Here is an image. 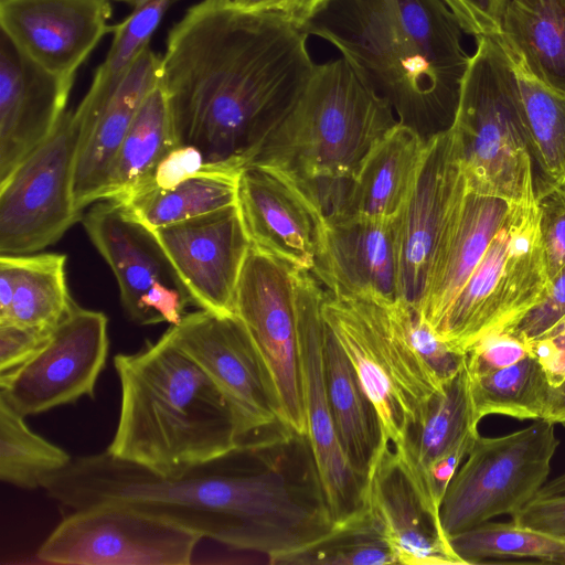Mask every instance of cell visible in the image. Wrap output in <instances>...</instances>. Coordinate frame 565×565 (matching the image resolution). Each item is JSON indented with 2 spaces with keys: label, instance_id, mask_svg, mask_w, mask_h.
<instances>
[{
  "label": "cell",
  "instance_id": "obj_1",
  "mask_svg": "<svg viewBox=\"0 0 565 565\" xmlns=\"http://www.w3.org/2000/svg\"><path fill=\"white\" fill-rule=\"evenodd\" d=\"M303 28L224 0L191 7L169 31L160 86L178 145L242 170L311 77Z\"/></svg>",
  "mask_w": 565,
  "mask_h": 565
},
{
  "label": "cell",
  "instance_id": "obj_2",
  "mask_svg": "<svg viewBox=\"0 0 565 565\" xmlns=\"http://www.w3.org/2000/svg\"><path fill=\"white\" fill-rule=\"evenodd\" d=\"M49 498L78 510L120 504L160 518L233 550L259 554L278 504L260 451L238 445L174 477L103 452L72 459L42 483Z\"/></svg>",
  "mask_w": 565,
  "mask_h": 565
},
{
  "label": "cell",
  "instance_id": "obj_3",
  "mask_svg": "<svg viewBox=\"0 0 565 565\" xmlns=\"http://www.w3.org/2000/svg\"><path fill=\"white\" fill-rule=\"evenodd\" d=\"M426 139L450 127L470 57L444 0H330L303 26Z\"/></svg>",
  "mask_w": 565,
  "mask_h": 565
},
{
  "label": "cell",
  "instance_id": "obj_4",
  "mask_svg": "<svg viewBox=\"0 0 565 565\" xmlns=\"http://www.w3.org/2000/svg\"><path fill=\"white\" fill-rule=\"evenodd\" d=\"M120 402L106 450L164 477L237 447L230 405L206 372L164 334L114 358Z\"/></svg>",
  "mask_w": 565,
  "mask_h": 565
},
{
  "label": "cell",
  "instance_id": "obj_5",
  "mask_svg": "<svg viewBox=\"0 0 565 565\" xmlns=\"http://www.w3.org/2000/svg\"><path fill=\"white\" fill-rule=\"evenodd\" d=\"M398 122L388 100L341 56L316 65L248 164L286 171L322 204Z\"/></svg>",
  "mask_w": 565,
  "mask_h": 565
},
{
  "label": "cell",
  "instance_id": "obj_6",
  "mask_svg": "<svg viewBox=\"0 0 565 565\" xmlns=\"http://www.w3.org/2000/svg\"><path fill=\"white\" fill-rule=\"evenodd\" d=\"M476 39L450 129L467 185L519 203L534 184L516 76L495 35Z\"/></svg>",
  "mask_w": 565,
  "mask_h": 565
},
{
  "label": "cell",
  "instance_id": "obj_7",
  "mask_svg": "<svg viewBox=\"0 0 565 565\" xmlns=\"http://www.w3.org/2000/svg\"><path fill=\"white\" fill-rule=\"evenodd\" d=\"M321 311L377 411L382 443L397 448L427 403L444 390L413 347L397 300L337 297L324 290Z\"/></svg>",
  "mask_w": 565,
  "mask_h": 565
},
{
  "label": "cell",
  "instance_id": "obj_8",
  "mask_svg": "<svg viewBox=\"0 0 565 565\" xmlns=\"http://www.w3.org/2000/svg\"><path fill=\"white\" fill-rule=\"evenodd\" d=\"M550 286L535 191L514 203L481 260L434 329L466 353L537 305Z\"/></svg>",
  "mask_w": 565,
  "mask_h": 565
},
{
  "label": "cell",
  "instance_id": "obj_9",
  "mask_svg": "<svg viewBox=\"0 0 565 565\" xmlns=\"http://www.w3.org/2000/svg\"><path fill=\"white\" fill-rule=\"evenodd\" d=\"M555 426L535 419L503 436L476 437L440 505L448 539L495 516H512L537 495L559 445Z\"/></svg>",
  "mask_w": 565,
  "mask_h": 565
},
{
  "label": "cell",
  "instance_id": "obj_10",
  "mask_svg": "<svg viewBox=\"0 0 565 565\" xmlns=\"http://www.w3.org/2000/svg\"><path fill=\"white\" fill-rule=\"evenodd\" d=\"M295 269L250 247L234 298L267 373L280 420L307 435Z\"/></svg>",
  "mask_w": 565,
  "mask_h": 565
},
{
  "label": "cell",
  "instance_id": "obj_11",
  "mask_svg": "<svg viewBox=\"0 0 565 565\" xmlns=\"http://www.w3.org/2000/svg\"><path fill=\"white\" fill-rule=\"evenodd\" d=\"M77 146L74 111L0 183V255H26L55 244L82 220L74 205Z\"/></svg>",
  "mask_w": 565,
  "mask_h": 565
},
{
  "label": "cell",
  "instance_id": "obj_12",
  "mask_svg": "<svg viewBox=\"0 0 565 565\" xmlns=\"http://www.w3.org/2000/svg\"><path fill=\"white\" fill-rule=\"evenodd\" d=\"M202 536L120 504L72 510L36 557L63 565H188Z\"/></svg>",
  "mask_w": 565,
  "mask_h": 565
},
{
  "label": "cell",
  "instance_id": "obj_13",
  "mask_svg": "<svg viewBox=\"0 0 565 565\" xmlns=\"http://www.w3.org/2000/svg\"><path fill=\"white\" fill-rule=\"evenodd\" d=\"M163 334L194 360L221 391L233 414L237 445L281 422L257 350L235 315L220 316L200 309L186 313Z\"/></svg>",
  "mask_w": 565,
  "mask_h": 565
},
{
  "label": "cell",
  "instance_id": "obj_14",
  "mask_svg": "<svg viewBox=\"0 0 565 565\" xmlns=\"http://www.w3.org/2000/svg\"><path fill=\"white\" fill-rule=\"evenodd\" d=\"M108 319L73 303L46 344L6 384L0 396L20 415L35 416L95 397L108 356Z\"/></svg>",
  "mask_w": 565,
  "mask_h": 565
},
{
  "label": "cell",
  "instance_id": "obj_15",
  "mask_svg": "<svg viewBox=\"0 0 565 565\" xmlns=\"http://www.w3.org/2000/svg\"><path fill=\"white\" fill-rule=\"evenodd\" d=\"M465 188L458 143L449 127L428 138L416 182L394 218L398 296L417 309L441 236Z\"/></svg>",
  "mask_w": 565,
  "mask_h": 565
},
{
  "label": "cell",
  "instance_id": "obj_16",
  "mask_svg": "<svg viewBox=\"0 0 565 565\" xmlns=\"http://www.w3.org/2000/svg\"><path fill=\"white\" fill-rule=\"evenodd\" d=\"M237 207L250 247L292 268L312 270L327 217L303 183L279 168L247 164L238 179Z\"/></svg>",
  "mask_w": 565,
  "mask_h": 565
},
{
  "label": "cell",
  "instance_id": "obj_17",
  "mask_svg": "<svg viewBox=\"0 0 565 565\" xmlns=\"http://www.w3.org/2000/svg\"><path fill=\"white\" fill-rule=\"evenodd\" d=\"M307 435L334 523L364 507L365 482L352 470L330 413L323 365L324 288L311 271L295 269Z\"/></svg>",
  "mask_w": 565,
  "mask_h": 565
},
{
  "label": "cell",
  "instance_id": "obj_18",
  "mask_svg": "<svg viewBox=\"0 0 565 565\" xmlns=\"http://www.w3.org/2000/svg\"><path fill=\"white\" fill-rule=\"evenodd\" d=\"M191 303L234 315L238 279L250 248L236 205L153 231Z\"/></svg>",
  "mask_w": 565,
  "mask_h": 565
},
{
  "label": "cell",
  "instance_id": "obj_19",
  "mask_svg": "<svg viewBox=\"0 0 565 565\" xmlns=\"http://www.w3.org/2000/svg\"><path fill=\"white\" fill-rule=\"evenodd\" d=\"M160 67L161 55L149 45L111 89L89 87L74 110L77 146L73 196L77 211L100 201L121 140L145 99L160 84Z\"/></svg>",
  "mask_w": 565,
  "mask_h": 565
},
{
  "label": "cell",
  "instance_id": "obj_20",
  "mask_svg": "<svg viewBox=\"0 0 565 565\" xmlns=\"http://www.w3.org/2000/svg\"><path fill=\"white\" fill-rule=\"evenodd\" d=\"M110 0H0V24L13 44L50 73L74 81L111 32Z\"/></svg>",
  "mask_w": 565,
  "mask_h": 565
},
{
  "label": "cell",
  "instance_id": "obj_21",
  "mask_svg": "<svg viewBox=\"0 0 565 565\" xmlns=\"http://www.w3.org/2000/svg\"><path fill=\"white\" fill-rule=\"evenodd\" d=\"M0 35V183L55 130L73 86Z\"/></svg>",
  "mask_w": 565,
  "mask_h": 565
},
{
  "label": "cell",
  "instance_id": "obj_22",
  "mask_svg": "<svg viewBox=\"0 0 565 565\" xmlns=\"http://www.w3.org/2000/svg\"><path fill=\"white\" fill-rule=\"evenodd\" d=\"M311 273L332 296L395 302L399 296L394 220L327 218Z\"/></svg>",
  "mask_w": 565,
  "mask_h": 565
},
{
  "label": "cell",
  "instance_id": "obj_23",
  "mask_svg": "<svg viewBox=\"0 0 565 565\" xmlns=\"http://www.w3.org/2000/svg\"><path fill=\"white\" fill-rule=\"evenodd\" d=\"M364 507L379 524L397 564L463 565L390 443H382L369 471Z\"/></svg>",
  "mask_w": 565,
  "mask_h": 565
},
{
  "label": "cell",
  "instance_id": "obj_24",
  "mask_svg": "<svg viewBox=\"0 0 565 565\" xmlns=\"http://www.w3.org/2000/svg\"><path fill=\"white\" fill-rule=\"evenodd\" d=\"M467 185L436 250L418 311L434 330L476 269L512 206Z\"/></svg>",
  "mask_w": 565,
  "mask_h": 565
},
{
  "label": "cell",
  "instance_id": "obj_25",
  "mask_svg": "<svg viewBox=\"0 0 565 565\" xmlns=\"http://www.w3.org/2000/svg\"><path fill=\"white\" fill-rule=\"evenodd\" d=\"M82 222L117 280L121 305L128 317L156 281L186 292L153 231L130 216L121 203L116 200L97 201Z\"/></svg>",
  "mask_w": 565,
  "mask_h": 565
},
{
  "label": "cell",
  "instance_id": "obj_26",
  "mask_svg": "<svg viewBox=\"0 0 565 565\" xmlns=\"http://www.w3.org/2000/svg\"><path fill=\"white\" fill-rule=\"evenodd\" d=\"M428 139L398 122L373 148L358 174L342 186L329 217L394 220L407 201Z\"/></svg>",
  "mask_w": 565,
  "mask_h": 565
},
{
  "label": "cell",
  "instance_id": "obj_27",
  "mask_svg": "<svg viewBox=\"0 0 565 565\" xmlns=\"http://www.w3.org/2000/svg\"><path fill=\"white\" fill-rule=\"evenodd\" d=\"M478 425L472 414L465 359L461 370L408 428L402 445L393 448L416 490L434 463L479 435Z\"/></svg>",
  "mask_w": 565,
  "mask_h": 565
},
{
  "label": "cell",
  "instance_id": "obj_28",
  "mask_svg": "<svg viewBox=\"0 0 565 565\" xmlns=\"http://www.w3.org/2000/svg\"><path fill=\"white\" fill-rule=\"evenodd\" d=\"M323 365L328 403L339 443L352 470L366 482L383 441L380 416L326 323Z\"/></svg>",
  "mask_w": 565,
  "mask_h": 565
},
{
  "label": "cell",
  "instance_id": "obj_29",
  "mask_svg": "<svg viewBox=\"0 0 565 565\" xmlns=\"http://www.w3.org/2000/svg\"><path fill=\"white\" fill-rule=\"evenodd\" d=\"M495 36L531 75L565 93V0H508Z\"/></svg>",
  "mask_w": 565,
  "mask_h": 565
},
{
  "label": "cell",
  "instance_id": "obj_30",
  "mask_svg": "<svg viewBox=\"0 0 565 565\" xmlns=\"http://www.w3.org/2000/svg\"><path fill=\"white\" fill-rule=\"evenodd\" d=\"M508 56L518 81L533 184L540 196L565 184V93L551 88L531 75L520 60Z\"/></svg>",
  "mask_w": 565,
  "mask_h": 565
},
{
  "label": "cell",
  "instance_id": "obj_31",
  "mask_svg": "<svg viewBox=\"0 0 565 565\" xmlns=\"http://www.w3.org/2000/svg\"><path fill=\"white\" fill-rule=\"evenodd\" d=\"M65 264L63 254L0 255V269L9 274L13 287L9 312L0 323L54 329L74 303Z\"/></svg>",
  "mask_w": 565,
  "mask_h": 565
},
{
  "label": "cell",
  "instance_id": "obj_32",
  "mask_svg": "<svg viewBox=\"0 0 565 565\" xmlns=\"http://www.w3.org/2000/svg\"><path fill=\"white\" fill-rule=\"evenodd\" d=\"M242 170L223 169L184 180L168 190H154L116 200L130 216L151 231L237 204Z\"/></svg>",
  "mask_w": 565,
  "mask_h": 565
},
{
  "label": "cell",
  "instance_id": "obj_33",
  "mask_svg": "<svg viewBox=\"0 0 565 565\" xmlns=\"http://www.w3.org/2000/svg\"><path fill=\"white\" fill-rule=\"evenodd\" d=\"M178 146L159 84L145 99L109 167L100 200H114L145 179Z\"/></svg>",
  "mask_w": 565,
  "mask_h": 565
},
{
  "label": "cell",
  "instance_id": "obj_34",
  "mask_svg": "<svg viewBox=\"0 0 565 565\" xmlns=\"http://www.w3.org/2000/svg\"><path fill=\"white\" fill-rule=\"evenodd\" d=\"M467 374L476 423L489 415L542 419L551 382L534 353L507 366Z\"/></svg>",
  "mask_w": 565,
  "mask_h": 565
},
{
  "label": "cell",
  "instance_id": "obj_35",
  "mask_svg": "<svg viewBox=\"0 0 565 565\" xmlns=\"http://www.w3.org/2000/svg\"><path fill=\"white\" fill-rule=\"evenodd\" d=\"M463 565L489 561L531 559L565 565V539L531 526L487 521L449 536Z\"/></svg>",
  "mask_w": 565,
  "mask_h": 565
},
{
  "label": "cell",
  "instance_id": "obj_36",
  "mask_svg": "<svg viewBox=\"0 0 565 565\" xmlns=\"http://www.w3.org/2000/svg\"><path fill=\"white\" fill-rule=\"evenodd\" d=\"M24 416L0 396V479L13 487L34 490L70 465L73 457L34 433Z\"/></svg>",
  "mask_w": 565,
  "mask_h": 565
},
{
  "label": "cell",
  "instance_id": "obj_37",
  "mask_svg": "<svg viewBox=\"0 0 565 565\" xmlns=\"http://www.w3.org/2000/svg\"><path fill=\"white\" fill-rule=\"evenodd\" d=\"M273 565H392L397 559L369 510L334 524L315 543L273 561Z\"/></svg>",
  "mask_w": 565,
  "mask_h": 565
},
{
  "label": "cell",
  "instance_id": "obj_38",
  "mask_svg": "<svg viewBox=\"0 0 565 565\" xmlns=\"http://www.w3.org/2000/svg\"><path fill=\"white\" fill-rule=\"evenodd\" d=\"M172 0H151L121 22L113 25V40L105 61L96 70L90 85L109 88L118 83L128 67L149 46Z\"/></svg>",
  "mask_w": 565,
  "mask_h": 565
},
{
  "label": "cell",
  "instance_id": "obj_39",
  "mask_svg": "<svg viewBox=\"0 0 565 565\" xmlns=\"http://www.w3.org/2000/svg\"><path fill=\"white\" fill-rule=\"evenodd\" d=\"M397 307L413 347L444 387L463 366L466 353L441 341L417 308L401 299Z\"/></svg>",
  "mask_w": 565,
  "mask_h": 565
},
{
  "label": "cell",
  "instance_id": "obj_40",
  "mask_svg": "<svg viewBox=\"0 0 565 565\" xmlns=\"http://www.w3.org/2000/svg\"><path fill=\"white\" fill-rule=\"evenodd\" d=\"M215 170L223 169L207 166L203 153L199 149L192 146L178 145L157 163L145 179L127 193L114 200H121L154 190H168L186 179Z\"/></svg>",
  "mask_w": 565,
  "mask_h": 565
},
{
  "label": "cell",
  "instance_id": "obj_41",
  "mask_svg": "<svg viewBox=\"0 0 565 565\" xmlns=\"http://www.w3.org/2000/svg\"><path fill=\"white\" fill-rule=\"evenodd\" d=\"M541 237L551 279L565 266V184L536 196Z\"/></svg>",
  "mask_w": 565,
  "mask_h": 565
},
{
  "label": "cell",
  "instance_id": "obj_42",
  "mask_svg": "<svg viewBox=\"0 0 565 565\" xmlns=\"http://www.w3.org/2000/svg\"><path fill=\"white\" fill-rule=\"evenodd\" d=\"M564 317L565 266L551 279L544 298L503 332L529 345Z\"/></svg>",
  "mask_w": 565,
  "mask_h": 565
},
{
  "label": "cell",
  "instance_id": "obj_43",
  "mask_svg": "<svg viewBox=\"0 0 565 565\" xmlns=\"http://www.w3.org/2000/svg\"><path fill=\"white\" fill-rule=\"evenodd\" d=\"M54 329L0 323V386L33 359Z\"/></svg>",
  "mask_w": 565,
  "mask_h": 565
},
{
  "label": "cell",
  "instance_id": "obj_44",
  "mask_svg": "<svg viewBox=\"0 0 565 565\" xmlns=\"http://www.w3.org/2000/svg\"><path fill=\"white\" fill-rule=\"evenodd\" d=\"M530 347L514 337L501 332L477 342L466 352L469 372L484 371L510 365L530 353Z\"/></svg>",
  "mask_w": 565,
  "mask_h": 565
},
{
  "label": "cell",
  "instance_id": "obj_45",
  "mask_svg": "<svg viewBox=\"0 0 565 565\" xmlns=\"http://www.w3.org/2000/svg\"><path fill=\"white\" fill-rule=\"evenodd\" d=\"M458 18L463 32L478 38L499 35L508 0H444Z\"/></svg>",
  "mask_w": 565,
  "mask_h": 565
},
{
  "label": "cell",
  "instance_id": "obj_46",
  "mask_svg": "<svg viewBox=\"0 0 565 565\" xmlns=\"http://www.w3.org/2000/svg\"><path fill=\"white\" fill-rule=\"evenodd\" d=\"M511 519L515 523L565 539V492L536 495Z\"/></svg>",
  "mask_w": 565,
  "mask_h": 565
},
{
  "label": "cell",
  "instance_id": "obj_47",
  "mask_svg": "<svg viewBox=\"0 0 565 565\" xmlns=\"http://www.w3.org/2000/svg\"><path fill=\"white\" fill-rule=\"evenodd\" d=\"M529 347L541 360L551 384L559 381L565 375V317Z\"/></svg>",
  "mask_w": 565,
  "mask_h": 565
},
{
  "label": "cell",
  "instance_id": "obj_48",
  "mask_svg": "<svg viewBox=\"0 0 565 565\" xmlns=\"http://www.w3.org/2000/svg\"><path fill=\"white\" fill-rule=\"evenodd\" d=\"M542 419L565 425V375L556 383H550Z\"/></svg>",
  "mask_w": 565,
  "mask_h": 565
},
{
  "label": "cell",
  "instance_id": "obj_49",
  "mask_svg": "<svg viewBox=\"0 0 565 565\" xmlns=\"http://www.w3.org/2000/svg\"><path fill=\"white\" fill-rule=\"evenodd\" d=\"M330 0H290L285 15L303 26Z\"/></svg>",
  "mask_w": 565,
  "mask_h": 565
},
{
  "label": "cell",
  "instance_id": "obj_50",
  "mask_svg": "<svg viewBox=\"0 0 565 565\" xmlns=\"http://www.w3.org/2000/svg\"><path fill=\"white\" fill-rule=\"evenodd\" d=\"M247 12H276L285 15L290 0H224Z\"/></svg>",
  "mask_w": 565,
  "mask_h": 565
},
{
  "label": "cell",
  "instance_id": "obj_51",
  "mask_svg": "<svg viewBox=\"0 0 565 565\" xmlns=\"http://www.w3.org/2000/svg\"><path fill=\"white\" fill-rule=\"evenodd\" d=\"M562 492H565V472L550 481L547 480L539 491L537 495H551Z\"/></svg>",
  "mask_w": 565,
  "mask_h": 565
},
{
  "label": "cell",
  "instance_id": "obj_52",
  "mask_svg": "<svg viewBox=\"0 0 565 565\" xmlns=\"http://www.w3.org/2000/svg\"><path fill=\"white\" fill-rule=\"evenodd\" d=\"M115 1L124 2V3L128 4L129 7H131L132 9H135V8H138L151 0H115ZM172 1H175V0H172Z\"/></svg>",
  "mask_w": 565,
  "mask_h": 565
}]
</instances>
